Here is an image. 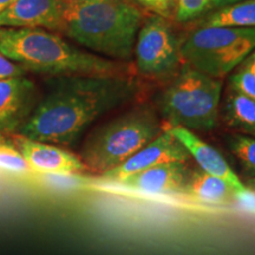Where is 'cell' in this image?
<instances>
[{"label":"cell","mask_w":255,"mask_h":255,"mask_svg":"<svg viewBox=\"0 0 255 255\" xmlns=\"http://www.w3.org/2000/svg\"><path fill=\"white\" fill-rule=\"evenodd\" d=\"M167 129L183 145L188 155L195 159L201 170L225 180L234 188L237 195L247 189V187L239 180L238 175L229 167L225 157L215 148L202 141L195 132L183 127H168Z\"/></svg>","instance_id":"cell-12"},{"label":"cell","mask_w":255,"mask_h":255,"mask_svg":"<svg viewBox=\"0 0 255 255\" xmlns=\"http://www.w3.org/2000/svg\"><path fill=\"white\" fill-rule=\"evenodd\" d=\"M183 193L193 200L208 205H225L237 199V191L231 184L201 169L189 174Z\"/></svg>","instance_id":"cell-14"},{"label":"cell","mask_w":255,"mask_h":255,"mask_svg":"<svg viewBox=\"0 0 255 255\" xmlns=\"http://www.w3.org/2000/svg\"><path fill=\"white\" fill-rule=\"evenodd\" d=\"M14 1L15 0H0V14H1L6 8L13 4Z\"/></svg>","instance_id":"cell-24"},{"label":"cell","mask_w":255,"mask_h":255,"mask_svg":"<svg viewBox=\"0 0 255 255\" xmlns=\"http://www.w3.org/2000/svg\"><path fill=\"white\" fill-rule=\"evenodd\" d=\"M231 87L232 90L255 100V62L251 57L232 76Z\"/></svg>","instance_id":"cell-18"},{"label":"cell","mask_w":255,"mask_h":255,"mask_svg":"<svg viewBox=\"0 0 255 255\" xmlns=\"http://www.w3.org/2000/svg\"><path fill=\"white\" fill-rule=\"evenodd\" d=\"M36 84L25 76L0 79V132L18 133L38 104Z\"/></svg>","instance_id":"cell-9"},{"label":"cell","mask_w":255,"mask_h":255,"mask_svg":"<svg viewBox=\"0 0 255 255\" xmlns=\"http://www.w3.org/2000/svg\"><path fill=\"white\" fill-rule=\"evenodd\" d=\"M188 158L189 155L183 145L168 129H164L155 139L143 146L141 150L133 154L119 167L102 175V177L109 182L122 183L128 177L149 168L173 162L186 163Z\"/></svg>","instance_id":"cell-8"},{"label":"cell","mask_w":255,"mask_h":255,"mask_svg":"<svg viewBox=\"0 0 255 255\" xmlns=\"http://www.w3.org/2000/svg\"><path fill=\"white\" fill-rule=\"evenodd\" d=\"M13 144L24 156L32 171L72 176L88 171L79 156L72 154L63 146L33 141L23 135L9 136Z\"/></svg>","instance_id":"cell-10"},{"label":"cell","mask_w":255,"mask_h":255,"mask_svg":"<svg viewBox=\"0 0 255 255\" xmlns=\"http://www.w3.org/2000/svg\"><path fill=\"white\" fill-rule=\"evenodd\" d=\"M232 154L237 157L242 171L255 177V138L245 135H234L228 139Z\"/></svg>","instance_id":"cell-17"},{"label":"cell","mask_w":255,"mask_h":255,"mask_svg":"<svg viewBox=\"0 0 255 255\" xmlns=\"http://www.w3.org/2000/svg\"><path fill=\"white\" fill-rule=\"evenodd\" d=\"M133 53L142 76L164 79L176 72L182 62L181 43L167 19L152 15L139 28Z\"/></svg>","instance_id":"cell-7"},{"label":"cell","mask_w":255,"mask_h":255,"mask_svg":"<svg viewBox=\"0 0 255 255\" xmlns=\"http://www.w3.org/2000/svg\"><path fill=\"white\" fill-rule=\"evenodd\" d=\"M212 9V0H176L175 18L181 23L190 21Z\"/></svg>","instance_id":"cell-20"},{"label":"cell","mask_w":255,"mask_h":255,"mask_svg":"<svg viewBox=\"0 0 255 255\" xmlns=\"http://www.w3.org/2000/svg\"><path fill=\"white\" fill-rule=\"evenodd\" d=\"M0 52L27 72L52 77L124 75L121 63L78 49L44 28L0 27Z\"/></svg>","instance_id":"cell-3"},{"label":"cell","mask_w":255,"mask_h":255,"mask_svg":"<svg viewBox=\"0 0 255 255\" xmlns=\"http://www.w3.org/2000/svg\"><path fill=\"white\" fill-rule=\"evenodd\" d=\"M5 139H7V137H6L5 135H2V133L0 132V142H4Z\"/></svg>","instance_id":"cell-25"},{"label":"cell","mask_w":255,"mask_h":255,"mask_svg":"<svg viewBox=\"0 0 255 255\" xmlns=\"http://www.w3.org/2000/svg\"><path fill=\"white\" fill-rule=\"evenodd\" d=\"M0 167L21 174L32 171L26 159L20 154V151L18 150L11 139L9 141L5 139L4 142H0Z\"/></svg>","instance_id":"cell-19"},{"label":"cell","mask_w":255,"mask_h":255,"mask_svg":"<svg viewBox=\"0 0 255 255\" xmlns=\"http://www.w3.org/2000/svg\"><path fill=\"white\" fill-rule=\"evenodd\" d=\"M222 83L186 64L157 97L168 127L209 131L218 123Z\"/></svg>","instance_id":"cell-5"},{"label":"cell","mask_w":255,"mask_h":255,"mask_svg":"<svg viewBox=\"0 0 255 255\" xmlns=\"http://www.w3.org/2000/svg\"><path fill=\"white\" fill-rule=\"evenodd\" d=\"M225 119L231 127L255 136V100L233 90L226 100Z\"/></svg>","instance_id":"cell-16"},{"label":"cell","mask_w":255,"mask_h":255,"mask_svg":"<svg viewBox=\"0 0 255 255\" xmlns=\"http://www.w3.org/2000/svg\"><path fill=\"white\" fill-rule=\"evenodd\" d=\"M26 73L27 71L20 64L8 59L0 52V79L19 77V76H25Z\"/></svg>","instance_id":"cell-22"},{"label":"cell","mask_w":255,"mask_h":255,"mask_svg":"<svg viewBox=\"0 0 255 255\" xmlns=\"http://www.w3.org/2000/svg\"><path fill=\"white\" fill-rule=\"evenodd\" d=\"M135 4L164 19L175 15L176 0H132Z\"/></svg>","instance_id":"cell-21"},{"label":"cell","mask_w":255,"mask_h":255,"mask_svg":"<svg viewBox=\"0 0 255 255\" xmlns=\"http://www.w3.org/2000/svg\"><path fill=\"white\" fill-rule=\"evenodd\" d=\"M162 131L163 127L150 107H136L90 133L79 157L88 171L103 175L126 162Z\"/></svg>","instance_id":"cell-4"},{"label":"cell","mask_w":255,"mask_h":255,"mask_svg":"<svg viewBox=\"0 0 255 255\" xmlns=\"http://www.w3.org/2000/svg\"><path fill=\"white\" fill-rule=\"evenodd\" d=\"M189 174L183 162H173L146 169L128 177L120 184L145 194L183 193Z\"/></svg>","instance_id":"cell-13"},{"label":"cell","mask_w":255,"mask_h":255,"mask_svg":"<svg viewBox=\"0 0 255 255\" xmlns=\"http://www.w3.org/2000/svg\"><path fill=\"white\" fill-rule=\"evenodd\" d=\"M38 102L19 135L66 148L108 111L131 101L138 92L135 79L120 76H58Z\"/></svg>","instance_id":"cell-1"},{"label":"cell","mask_w":255,"mask_h":255,"mask_svg":"<svg viewBox=\"0 0 255 255\" xmlns=\"http://www.w3.org/2000/svg\"><path fill=\"white\" fill-rule=\"evenodd\" d=\"M142 25L132 0H64L62 33L98 55L131 59Z\"/></svg>","instance_id":"cell-2"},{"label":"cell","mask_w":255,"mask_h":255,"mask_svg":"<svg viewBox=\"0 0 255 255\" xmlns=\"http://www.w3.org/2000/svg\"><path fill=\"white\" fill-rule=\"evenodd\" d=\"M64 0H15L0 14V27L44 28L62 33Z\"/></svg>","instance_id":"cell-11"},{"label":"cell","mask_w":255,"mask_h":255,"mask_svg":"<svg viewBox=\"0 0 255 255\" xmlns=\"http://www.w3.org/2000/svg\"><path fill=\"white\" fill-rule=\"evenodd\" d=\"M201 26L255 28V0H242L219 8L207 15Z\"/></svg>","instance_id":"cell-15"},{"label":"cell","mask_w":255,"mask_h":255,"mask_svg":"<svg viewBox=\"0 0 255 255\" xmlns=\"http://www.w3.org/2000/svg\"><path fill=\"white\" fill-rule=\"evenodd\" d=\"M240 1H242V0H212V8H222Z\"/></svg>","instance_id":"cell-23"},{"label":"cell","mask_w":255,"mask_h":255,"mask_svg":"<svg viewBox=\"0 0 255 255\" xmlns=\"http://www.w3.org/2000/svg\"><path fill=\"white\" fill-rule=\"evenodd\" d=\"M255 49V28L201 26L181 43L183 62L220 78L235 69Z\"/></svg>","instance_id":"cell-6"},{"label":"cell","mask_w":255,"mask_h":255,"mask_svg":"<svg viewBox=\"0 0 255 255\" xmlns=\"http://www.w3.org/2000/svg\"><path fill=\"white\" fill-rule=\"evenodd\" d=\"M250 57H251V58H252V59H254V60H255V51H254V52H253V53H252V55H251Z\"/></svg>","instance_id":"cell-26"}]
</instances>
